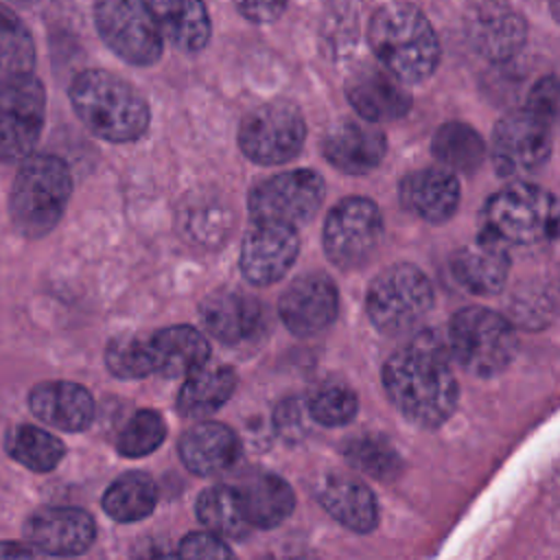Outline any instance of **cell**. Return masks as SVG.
I'll list each match as a JSON object with an SVG mask.
<instances>
[{
  "instance_id": "6da1fadb",
  "label": "cell",
  "mask_w": 560,
  "mask_h": 560,
  "mask_svg": "<svg viewBox=\"0 0 560 560\" xmlns=\"http://www.w3.org/2000/svg\"><path fill=\"white\" fill-rule=\"evenodd\" d=\"M383 387L407 420L427 429L448 420L457 407L459 385L440 335L424 330L392 352L383 365Z\"/></svg>"
},
{
  "instance_id": "7a4b0ae2",
  "label": "cell",
  "mask_w": 560,
  "mask_h": 560,
  "mask_svg": "<svg viewBox=\"0 0 560 560\" xmlns=\"http://www.w3.org/2000/svg\"><path fill=\"white\" fill-rule=\"evenodd\" d=\"M368 42L383 70L402 85L427 81L440 66L442 46L422 9L409 2H389L374 11Z\"/></svg>"
},
{
  "instance_id": "3957f363",
  "label": "cell",
  "mask_w": 560,
  "mask_h": 560,
  "mask_svg": "<svg viewBox=\"0 0 560 560\" xmlns=\"http://www.w3.org/2000/svg\"><path fill=\"white\" fill-rule=\"evenodd\" d=\"M68 96L79 120L101 140L133 142L151 125L147 98L109 70L90 68L79 72L70 83Z\"/></svg>"
},
{
  "instance_id": "277c9868",
  "label": "cell",
  "mask_w": 560,
  "mask_h": 560,
  "mask_svg": "<svg viewBox=\"0 0 560 560\" xmlns=\"http://www.w3.org/2000/svg\"><path fill=\"white\" fill-rule=\"evenodd\" d=\"M72 197V173L52 153H33L20 162L11 192L9 214L24 238H42L59 223Z\"/></svg>"
},
{
  "instance_id": "5b68a950",
  "label": "cell",
  "mask_w": 560,
  "mask_h": 560,
  "mask_svg": "<svg viewBox=\"0 0 560 560\" xmlns=\"http://www.w3.org/2000/svg\"><path fill=\"white\" fill-rule=\"evenodd\" d=\"M558 232V201L536 184L514 182L488 197L479 236L501 245H538Z\"/></svg>"
},
{
  "instance_id": "8992f818",
  "label": "cell",
  "mask_w": 560,
  "mask_h": 560,
  "mask_svg": "<svg viewBox=\"0 0 560 560\" xmlns=\"http://www.w3.org/2000/svg\"><path fill=\"white\" fill-rule=\"evenodd\" d=\"M448 354L466 372L488 378L503 372L518 348L514 324L486 306H464L448 322Z\"/></svg>"
},
{
  "instance_id": "52a82bcc",
  "label": "cell",
  "mask_w": 560,
  "mask_h": 560,
  "mask_svg": "<svg viewBox=\"0 0 560 560\" xmlns=\"http://www.w3.org/2000/svg\"><path fill=\"white\" fill-rule=\"evenodd\" d=\"M435 291L429 276L413 262H394L368 284L365 313L383 335H402L433 308Z\"/></svg>"
},
{
  "instance_id": "ba28073f",
  "label": "cell",
  "mask_w": 560,
  "mask_h": 560,
  "mask_svg": "<svg viewBox=\"0 0 560 560\" xmlns=\"http://www.w3.org/2000/svg\"><path fill=\"white\" fill-rule=\"evenodd\" d=\"M236 140L249 162L280 166L300 155L306 142V122L295 103L276 98L243 114Z\"/></svg>"
},
{
  "instance_id": "9c48e42d",
  "label": "cell",
  "mask_w": 560,
  "mask_h": 560,
  "mask_svg": "<svg viewBox=\"0 0 560 560\" xmlns=\"http://www.w3.org/2000/svg\"><path fill=\"white\" fill-rule=\"evenodd\" d=\"M383 234L385 221L376 201L361 195L343 197L324 221V254L337 269L354 271L372 260Z\"/></svg>"
},
{
  "instance_id": "30bf717a",
  "label": "cell",
  "mask_w": 560,
  "mask_h": 560,
  "mask_svg": "<svg viewBox=\"0 0 560 560\" xmlns=\"http://www.w3.org/2000/svg\"><path fill=\"white\" fill-rule=\"evenodd\" d=\"M94 24L103 44L131 66H153L164 55V37L144 0H94Z\"/></svg>"
},
{
  "instance_id": "8fae6325",
  "label": "cell",
  "mask_w": 560,
  "mask_h": 560,
  "mask_svg": "<svg viewBox=\"0 0 560 560\" xmlns=\"http://www.w3.org/2000/svg\"><path fill=\"white\" fill-rule=\"evenodd\" d=\"M326 197L324 177L313 168H291L256 182L247 197L252 221L282 223L291 228L306 225Z\"/></svg>"
},
{
  "instance_id": "7c38bea8",
  "label": "cell",
  "mask_w": 560,
  "mask_h": 560,
  "mask_svg": "<svg viewBox=\"0 0 560 560\" xmlns=\"http://www.w3.org/2000/svg\"><path fill=\"white\" fill-rule=\"evenodd\" d=\"M553 122L529 107L503 114L492 131L490 160L501 177L536 173L551 155Z\"/></svg>"
},
{
  "instance_id": "4fadbf2b",
  "label": "cell",
  "mask_w": 560,
  "mask_h": 560,
  "mask_svg": "<svg viewBox=\"0 0 560 560\" xmlns=\"http://www.w3.org/2000/svg\"><path fill=\"white\" fill-rule=\"evenodd\" d=\"M46 118V90L35 74L0 85V162L20 164L35 153Z\"/></svg>"
},
{
  "instance_id": "5bb4252c",
  "label": "cell",
  "mask_w": 560,
  "mask_h": 560,
  "mask_svg": "<svg viewBox=\"0 0 560 560\" xmlns=\"http://www.w3.org/2000/svg\"><path fill=\"white\" fill-rule=\"evenodd\" d=\"M300 254V234L291 225L252 221L241 243L238 267L254 287L276 284L295 265Z\"/></svg>"
},
{
  "instance_id": "9a60e30c",
  "label": "cell",
  "mask_w": 560,
  "mask_h": 560,
  "mask_svg": "<svg viewBox=\"0 0 560 560\" xmlns=\"http://www.w3.org/2000/svg\"><path fill=\"white\" fill-rule=\"evenodd\" d=\"M278 313L293 335L313 337L337 319L339 289L328 273L306 271L282 291Z\"/></svg>"
},
{
  "instance_id": "2e32d148",
  "label": "cell",
  "mask_w": 560,
  "mask_h": 560,
  "mask_svg": "<svg viewBox=\"0 0 560 560\" xmlns=\"http://www.w3.org/2000/svg\"><path fill=\"white\" fill-rule=\"evenodd\" d=\"M464 31L472 50L494 63L518 55L527 39L525 18L508 0H479L470 4Z\"/></svg>"
},
{
  "instance_id": "e0dca14e",
  "label": "cell",
  "mask_w": 560,
  "mask_h": 560,
  "mask_svg": "<svg viewBox=\"0 0 560 560\" xmlns=\"http://www.w3.org/2000/svg\"><path fill=\"white\" fill-rule=\"evenodd\" d=\"M322 153L328 164L346 175L374 171L387 153V136L372 122L339 118L322 138Z\"/></svg>"
},
{
  "instance_id": "ac0fdd59",
  "label": "cell",
  "mask_w": 560,
  "mask_h": 560,
  "mask_svg": "<svg viewBox=\"0 0 560 560\" xmlns=\"http://www.w3.org/2000/svg\"><path fill=\"white\" fill-rule=\"evenodd\" d=\"M94 536V518L81 508H42L24 523L26 542L50 556L83 553Z\"/></svg>"
},
{
  "instance_id": "d6986e66",
  "label": "cell",
  "mask_w": 560,
  "mask_h": 560,
  "mask_svg": "<svg viewBox=\"0 0 560 560\" xmlns=\"http://www.w3.org/2000/svg\"><path fill=\"white\" fill-rule=\"evenodd\" d=\"M350 107L372 125L392 122L411 109V94L400 81L378 66H361L346 81Z\"/></svg>"
},
{
  "instance_id": "ffe728a7",
  "label": "cell",
  "mask_w": 560,
  "mask_h": 560,
  "mask_svg": "<svg viewBox=\"0 0 560 560\" xmlns=\"http://www.w3.org/2000/svg\"><path fill=\"white\" fill-rule=\"evenodd\" d=\"M398 199L418 219L440 225L453 219L459 208L462 188L453 171L427 166L407 173L398 184Z\"/></svg>"
},
{
  "instance_id": "44dd1931",
  "label": "cell",
  "mask_w": 560,
  "mask_h": 560,
  "mask_svg": "<svg viewBox=\"0 0 560 560\" xmlns=\"http://www.w3.org/2000/svg\"><path fill=\"white\" fill-rule=\"evenodd\" d=\"M206 330L221 343H241L262 328L265 308L258 298L236 289H219L199 306Z\"/></svg>"
},
{
  "instance_id": "7402d4cb",
  "label": "cell",
  "mask_w": 560,
  "mask_h": 560,
  "mask_svg": "<svg viewBox=\"0 0 560 560\" xmlns=\"http://www.w3.org/2000/svg\"><path fill=\"white\" fill-rule=\"evenodd\" d=\"M510 254L505 245L477 236L475 243L459 247L451 256V271L466 291L475 295H499L510 276Z\"/></svg>"
},
{
  "instance_id": "603a6c76",
  "label": "cell",
  "mask_w": 560,
  "mask_h": 560,
  "mask_svg": "<svg viewBox=\"0 0 560 560\" xmlns=\"http://www.w3.org/2000/svg\"><path fill=\"white\" fill-rule=\"evenodd\" d=\"M147 352L153 374L177 378L206 365L210 346L203 332L188 324H177L147 335Z\"/></svg>"
},
{
  "instance_id": "cb8c5ba5",
  "label": "cell",
  "mask_w": 560,
  "mask_h": 560,
  "mask_svg": "<svg viewBox=\"0 0 560 560\" xmlns=\"http://www.w3.org/2000/svg\"><path fill=\"white\" fill-rule=\"evenodd\" d=\"M31 411L61 431H83L94 418L92 394L70 381L39 383L28 394Z\"/></svg>"
},
{
  "instance_id": "d4e9b609",
  "label": "cell",
  "mask_w": 560,
  "mask_h": 560,
  "mask_svg": "<svg viewBox=\"0 0 560 560\" xmlns=\"http://www.w3.org/2000/svg\"><path fill=\"white\" fill-rule=\"evenodd\" d=\"M322 508L343 527L365 534L378 523V508L374 494L354 475L332 472L322 479L317 488Z\"/></svg>"
},
{
  "instance_id": "484cf974",
  "label": "cell",
  "mask_w": 560,
  "mask_h": 560,
  "mask_svg": "<svg viewBox=\"0 0 560 560\" xmlns=\"http://www.w3.org/2000/svg\"><path fill=\"white\" fill-rule=\"evenodd\" d=\"M241 453L238 438L232 429L219 422H199L186 429L179 438V457L184 466L201 477L217 475L230 468Z\"/></svg>"
},
{
  "instance_id": "4316f807",
  "label": "cell",
  "mask_w": 560,
  "mask_h": 560,
  "mask_svg": "<svg viewBox=\"0 0 560 560\" xmlns=\"http://www.w3.org/2000/svg\"><path fill=\"white\" fill-rule=\"evenodd\" d=\"M162 37L184 52L208 46L212 22L203 0H144Z\"/></svg>"
},
{
  "instance_id": "83f0119b",
  "label": "cell",
  "mask_w": 560,
  "mask_h": 560,
  "mask_svg": "<svg viewBox=\"0 0 560 560\" xmlns=\"http://www.w3.org/2000/svg\"><path fill=\"white\" fill-rule=\"evenodd\" d=\"M234 490L249 527H276L295 508L291 486L273 472H256Z\"/></svg>"
},
{
  "instance_id": "f1b7e54d",
  "label": "cell",
  "mask_w": 560,
  "mask_h": 560,
  "mask_svg": "<svg viewBox=\"0 0 560 560\" xmlns=\"http://www.w3.org/2000/svg\"><path fill=\"white\" fill-rule=\"evenodd\" d=\"M236 389V372L230 365H201L186 376L177 409L186 418H203L221 409Z\"/></svg>"
},
{
  "instance_id": "f546056e",
  "label": "cell",
  "mask_w": 560,
  "mask_h": 560,
  "mask_svg": "<svg viewBox=\"0 0 560 560\" xmlns=\"http://www.w3.org/2000/svg\"><path fill=\"white\" fill-rule=\"evenodd\" d=\"M431 153L453 173H472L483 164L488 147L475 127L462 120H448L435 129L431 138Z\"/></svg>"
},
{
  "instance_id": "4dcf8cb0",
  "label": "cell",
  "mask_w": 560,
  "mask_h": 560,
  "mask_svg": "<svg viewBox=\"0 0 560 560\" xmlns=\"http://www.w3.org/2000/svg\"><path fill=\"white\" fill-rule=\"evenodd\" d=\"M35 42L22 18L0 2V85L33 74Z\"/></svg>"
},
{
  "instance_id": "1f68e13d",
  "label": "cell",
  "mask_w": 560,
  "mask_h": 560,
  "mask_svg": "<svg viewBox=\"0 0 560 560\" xmlns=\"http://www.w3.org/2000/svg\"><path fill=\"white\" fill-rule=\"evenodd\" d=\"M158 501L155 481L140 470L125 472L103 494L105 512L120 523H133L147 518Z\"/></svg>"
},
{
  "instance_id": "d6a6232c",
  "label": "cell",
  "mask_w": 560,
  "mask_h": 560,
  "mask_svg": "<svg viewBox=\"0 0 560 560\" xmlns=\"http://www.w3.org/2000/svg\"><path fill=\"white\" fill-rule=\"evenodd\" d=\"M197 516L219 538H243L249 532L236 490L228 486L206 488L197 499Z\"/></svg>"
},
{
  "instance_id": "836d02e7",
  "label": "cell",
  "mask_w": 560,
  "mask_h": 560,
  "mask_svg": "<svg viewBox=\"0 0 560 560\" xmlns=\"http://www.w3.org/2000/svg\"><path fill=\"white\" fill-rule=\"evenodd\" d=\"M7 451L22 466L35 472H48L61 462L66 446L59 438L39 427L20 424L7 433Z\"/></svg>"
},
{
  "instance_id": "e575fe53",
  "label": "cell",
  "mask_w": 560,
  "mask_h": 560,
  "mask_svg": "<svg viewBox=\"0 0 560 560\" xmlns=\"http://www.w3.org/2000/svg\"><path fill=\"white\" fill-rule=\"evenodd\" d=\"M343 455L354 470L378 481H392L402 470L398 451L385 435L378 433H363L352 438L343 446Z\"/></svg>"
},
{
  "instance_id": "d590c367",
  "label": "cell",
  "mask_w": 560,
  "mask_h": 560,
  "mask_svg": "<svg viewBox=\"0 0 560 560\" xmlns=\"http://www.w3.org/2000/svg\"><path fill=\"white\" fill-rule=\"evenodd\" d=\"M357 394L341 383L319 385L306 400L308 416L324 427H343L357 416Z\"/></svg>"
},
{
  "instance_id": "8d00e7d4",
  "label": "cell",
  "mask_w": 560,
  "mask_h": 560,
  "mask_svg": "<svg viewBox=\"0 0 560 560\" xmlns=\"http://www.w3.org/2000/svg\"><path fill=\"white\" fill-rule=\"evenodd\" d=\"M166 438L164 418L153 409L136 411L122 427L116 448L125 457H144L153 453Z\"/></svg>"
},
{
  "instance_id": "74e56055",
  "label": "cell",
  "mask_w": 560,
  "mask_h": 560,
  "mask_svg": "<svg viewBox=\"0 0 560 560\" xmlns=\"http://www.w3.org/2000/svg\"><path fill=\"white\" fill-rule=\"evenodd\" d=\"M105 365L118 378H144L153 374L147 352V335L114 337L105 348Z\"/></svg>"
},
{
  "instance_id": "f35d334b",
  "label": "cell",
  "mask_w": 560,
  "mask_h": 560,
  "mask_svg": "<svg viewBox=\"0 0 560 560\" xmlns=\"http://www.w3.org/2000/svg\"><path fill=\"white\" fill-rule=\"evenodd\" d=\"M512 322L523 328L536 330L551 322L553 317V295L545 287H518L512 298Z\"/></svg>"
},
{
  "instance_id": "ab89813d",
  "label": "cell",
  "mask_w": 560,
  "mask_h": 560,
  "mask_svg": "<svg viewBox=\"0 0 560 560\" xmlns=\"http://www.w3.org/2000/svg\"><path fill=\"white\" fill-rule=\"evenodd\" d=\"M179 560H236L228 542L210 532H192L177 547Z\"/></svg>"
},
{
  "instance_id": "60d3db41",
  "label": "cell",
  "mask_w": 560,
  "mask_h": 560,
  "mask_svg": "<svg viewBox=\"0 0 560 560\" xmlns=\"http://www.w3.org/2000/svg\"><path fill=\"white\" fill-rule=\"evenodd\" d=\"M525 107H529L536 114L556 122V116H558V79L553 74H547V77L538 79L536 85L529 90Z\"/></svg>"
},
{
  "instance_id": "b9f144b4",
  "label": "cell",
  "mask_w": 560,
  "mask_h": 560,
  "mask_svg": "<svg viewBox=\"0 0 560 560\" xmlns=\"http://www.w3.org/2000/svg\"><path fill=\"white\" fill-rule=\"evenodd\" d=\"M232 4L247 22L254 24H271L287 9V0H232Z\"/></svg>"
},
{
  "instance_id": "7bdbcfd3",
  "label": "cell",
  "mask_w": 560,
  "mask_h": 560,
  "mask_svg": "<svg viewBox=\"0 0 560 560\" xmlns=\"http://www.w3.org/2000/svg\"><path fill=\"white\" fill-rule=\"evenodd\" d=\"M131 560H179V553L166 538L142 536L131 547Z\"/></svg>"
},
{
  "instance_id": "ee69618b",
  "label": "cell",
  "mask_w": 560,
  "mask_h": 560,
  "mask_svg": "<svg viewBox=\"0 0 560 560\" xmlns=\"http://www.w3.org/2000/svg\"><path fill=\"white\" fill-rule=\"evenodd\" d=\"M0 560H42L39 551L28 542H7L0 540Z\"/></svg>"
},
{
  "instance_id": "f6af8a7d",
  "label": "cell",
  "mask_w": 560,
  "mask_h": 560,
  "mask_svg": "<svg viewBox=\"0 0 560 560\" xmlns=\"http://www.w3.org/2000/svg\"><path fill=\"white\" fill-rule=\"evenodd\" d=\"M9 2H15V4H31V2H35V0H9Z\"/></svg>"
}]
</instances>
